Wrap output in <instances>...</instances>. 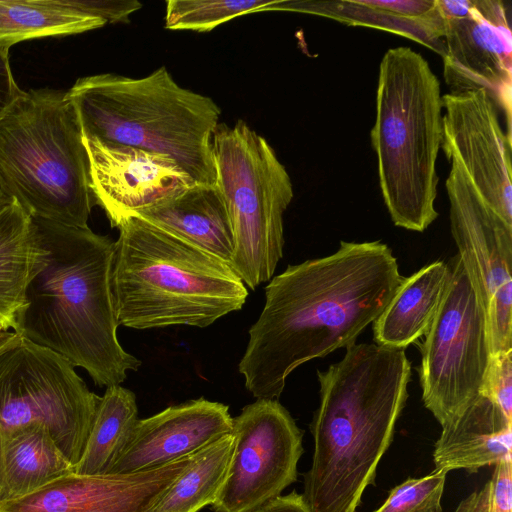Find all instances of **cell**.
I'll use <instances>...</instances> for the list:
<instances>
[{"mask_svg":"<svg viewBox=\"0 0 512 512\" xmlns=\"http://www.w3.org/2000/svg\"><path fill=\"white\" fill-rule=\"evenodd\" d=\"M404 277L380 241L341 242L331 255L289 265L265 287L239 362L256 399H277L298 366L354 344L384 311Z\"/></svg>","mask_w":512,"mask_h":512,"instance_id":"6da1fadb","label":"cell"},{"mask_svg":"<svg viewBox=\"0 0 512 512\" xmlns=\"http://www.w3.org/2000/svg\"><path fill=\"white\" fill-rule=\"evenodd\" d=\"M317 375L314 454L302 495L311 512H356L392 442L411 364L405 349L354 343Z\"/></svg>","mask_w":512,"mask_h":512,"instance_id":"7a4b0ae2","label":"cell"},{"mask_svg":"<svg viewBox=\"0 0 512 512\" xmlns=\"http://www.w3.org/2000/svg\"><path fill=\"white\" fill-rule=\"evenodd\" d=\"M32 220L44 259L12 331L84 369L98 386L120 385L141 361L117 337L111 289L115 242L89 227Z\"/></svg>","mask_w":512,"mask_h":512,"instance_id":"3957f363","label":"cell"},{"mask_svg":"<svg viewBox=\"0 0 512 512\" xmlns=\"http://www.w3.org/2000/svg\"><path fill=\"white\" fill-rule=\"evenodd\" d=\"M118 229L111 289L119 325L204 328L245 304L246 285L219 258L139 217Z\"/></svg>","mask_w":512,"mask_h":512,"instance_id":"277c9868","label":"cell"},{"mask_svg":"<svg viewBox=\"0 0 512 512\" xmlns=\"http://www.w3.org/2000/svg\"><path fill=\"white\" fill-rule=\"evenodd\" d=\"M67 96L85 138L168 155L196 183L216 185L213 135L221 110L211 98L179 86L165 66L142 78H79Z\"/></svg>","mask_w":512,"mask_h":512,"instance_id":"5b68a950","label":"cell"},{"mask_svg":"<svg viewBox=\"0 0 512 512\" xmlns=\"http://www.w3.org/2000/svg\"><path fill=\"white\" fill-rule=\"evenodd\" d=\"M370 140L391 220L423 232L438 217L436 162L443 142V100L429 63L410 47L390 48L381 59Z\"/></svg>","mask_w":512,"mask_h":512,"instance_id":"8992f818","label":"cell"},{"mask_svg":"<svg viewBox=\"0 0 512 512\" xmlns=\"http://www.w3.org/2000/svg\"><path fill=\"white\" fill-rule=\"evenodd\" d=\"M0 182L30 216L86 228L97 205L67 91H23L0 119Z\"/></svg>","mask_w":512,"mask_h":512,"instance_id":"52a82bcc","label":"cell"},{"mask_svg":"<svg viewBox=\"0 0 512 512\" xmlns=\"http://www.w3.org/2000/svg\"><path fill=\"white\" fill-rule=\"evenodd\" d=\"M213 156L233 232L231 267L254 290L272 279L283 256V215L293 199L292 182L267 140L242 120L219 123Z\"/></svg>","mask_w":512,"mask_h":512,"instance_id":"ba28073f","label":"cell"},{"mask_svg":"<svg viewBox=\"0 0 512 512\" xmlns=\"http://www.w3.org/2000/svg\"><path fill=\"white\" fill-rule=\"evenodd\" d=\"M99 401L75 367L48 348L18 336L0 353V434L44 424L75 466Z\"/></svg>","mask_w":512,"mask_h":512,"instance_id":"9c48e42d","label":"cell"},{"mask_svg":"<svg viewBox=\"0 0 512 512\" xmlns=\"http://www.w3.org/2000/svg\"><path fill=\"white\" fill-rule=\"evenodd\" d=\"M424 336L419 366L422 400L442 427L478 397L492 356L486 314L459 255Z\"/></svg>","mask_w":512,"mask_h":512,"instance_id":"30bf717a","label":"cell"},{"mask_svg":"<svg viewBox=\"0 0 512 512\" xmlns=\"http://www.w3.org/2000/svg\"><path fill=\"white\" fill-rule=\"evenodd\" d=\"M234 446L215 512H250L297 479L303 432L277 399H257L233 418Z\"/></svg>","mask_w":512,"mask_h":512,"instance_id":"8fae6325","label":"cell"},{"mask_svg":"<svg viewBox=\"0 0 512 512\" xmlns=\"http://www.w3.org/2000/svg\"><path fill=\"white\" fill-rule=\"evenodd\" d=\"M443 38L449 93L486 90L511 136L512 36L504 2L471 0L465 16L444 20Z\"/></svg>","mask_w":512,"mask_h":512,"instance_id":"7c38bea8","label":"cell"},{"mask_svg":"<svg viewBox=\"0 0 512 512\" xmlns=\"http://www.w3.org/2000/svg\"><path fill=\"white\" fill-rule=\"evenodd\" d=\"M92 190L112 227L196 184L168 155L85 138Z\"/></svg>","mask_w":512,"mask_h":512,"instance_id":"4fadbf2b","label":"cell"},{"mask_svg":"<svg viewBox=\"0 0 512 512\" xmlns=\"http://www.w3.org/2000/svg\"><path fill=\"white\" fill-rule=\"evenodd\" d=\"M194 454L135 473L72 472L25 496L0 503V512H149Z\"/></svg>","mask_w":512,"mask_h":512,"instance_id":"5bb4252c","label":"cell"},{"mask_svg":"<svg viewBox=\"0 0 512 512\" xmlns=\"http://www.w3.org/2000/svg\"><path fill=\"white\" fill-rule=\"evenodd\" d=\"M229 407L204 398L169 406L138 419L127 444L108 474H127L158 468L192 455L232 433Z\"/></svg>","mask_w":512,"mask_h":512,"instance_id":"9a60e30c","label":"cell"},{"mask_svg":"<svg viewBox=\"0 0 512 512\" xmlns=\"http://www.w3.org/2000/svg\"><path fill=\"white\" fill-rule=\"evenodd\" d=\"M267 11H293L329 17L346 25L377 28L407 37L443 55L444 20L437 0H273Z\"/></svg>","mask_w":512,"mask_h":512,"instance_id":"2e32d148","label":"cell"},{"mask_svg":"<svg viewBox=\"0 0 512 512\" xmlns=\"http://www.w3.org/2000/svg\"><path fill=\"white\" fill-rule=\"evenodd\" d=\"M512 418L488 397H478L456 418L442 426L434 445L435 470L446 473L484 466L512 458Z\"/></svg>","mask_w":512,"mask_h":512,"instance_id":"e0dca14e","label":"cell"},{"mask_svg":"<svg viewBox=\"0 0 512 512\" xmlns=\"http://www.w3.org/2000/svg\"><path fill=\"white\" fill-rule=\"evenodd\" d=\"M133 216L153 224L231 266L234 253L233 232L217 185L196 183L179 195L139 211Z\"/></svg>","mask_w":512,"mask_h":512,"instance_id":"ac0fdd59","label":"cell"},{"mask_svg":"<svg viewBox=\"0 0 512 512\" xmlns=\"http://www.w3.org/2000/svg\"><path fill=\"white\" fill-rule=\"evenodd\" d=\"M450 278V265L430 263L404 278L389 304L373 322L377 345L405 349L430 329Z\"/></svg>","mask_w":512,"mask_h":512,"instance_id":"d6986e66","label":"cell"},{"mask_svg":"<svg viewBox=\"0 0 512 512\" xmlns=\"http://www.w3.org/2000/svg\"><path fill=\"white\" fill-rule=\"evenodd\" d=\"M73 471V464L44 424L0 434V503L25 496Z\"/></svg>","mask_w":512,"mask_h":512,"instance_id":"ffe728a7","label":"cell"},{"mask_svg":"<svg viewBox=\"0 0 512 512\" xmlns=\"http://www.w3.org/2000/svg\"><path fill=\"white\" fill-rule=\"evenodd\" d=\"M32 217L16 202L0 210V326L13 330L26 288L43 264Z\"/></svg>","mask_w":512,"mask_h":512,"instance_id":"44dd1931","label":"cell"},{"mask_svg":"<svg viewBox=\"0 0 512 512\" xmlns=\"http://www.w3.org/2000/svg\"><path fill=\"white\" fill-rule=\"evenodd\" d=\"M138 419L135 394L121 385L107 387L100 397L83 454L73 472L108 474Z\"/></svg>","mask_w":512,"mask_h":512,"instance_id":"7402d4cb","label":"cell"},{"mask_svg":"<svg viewBox=\"0 0 512 512\" xmlns=\"http://www.w3.org/2000/svg\"><path fill=\"white\" fill-rule=\"evenodd\" d=\"M233 446L230 433L196 452L149 512H199L213 505L224 483Z\"/></svg>","mask_w":512,"mask_h":512,"instance_id":"603a6c76","label":"cell"},{"mask_svg":"<svg viewBox=\"0 0 512 512\" xmlns=\"http://www.w3.org/2000/svg\"><path fill=\"white\" fill-rule=\"evenodd\" d=\"M104 20L81 13L66 0H0V45L100 28Z\"/></svg>","mask_w":512,"mask_h":512,"instance_id":"cb8c5ba5","label":"cell"},{"mask_svg":"<svg viewBox=\"0 0 512 512\" xmlns=\"http://www.w3.org/2000/svg\"><path fill=\"white\" fill-rule=\"evenodd\" d=\"M273 0H170L165 28L209 32L238 16L266 11Z\"/></svg>","mask_w":512,"mask_h":512,"instance_id":"d4e9b609","label":"cell"},{"mask_svg":"<svg viewBox=\"0 0 512 512\" xmlns=\"http://www.w3.org/2000/svg\"><path fill=\"white\" fill-rule=\"evenodd\" d=\"M446 475L434 469L424 477L407 478L392 488L386 501L373 512H442Z\"/></svg>","mask_w":512,"mask_h":512,"instance_id":"484cf974","label":"cell"},{"mask_svg":"<svg viewBox=\"0 0 512 512\" xmlns=\"http://www.w3.org/2000/svg\"><path fill=\"white\" fill-rule=\"evenodd\" d=\"M455 512H512V458L498 462L491 478L463 499Z\"/></svg>","mask_w":512,"mask_h":512,"instance_id":"4316f807","label":"cell"},{"mask_svg":"<svg viewBox=\"0 0 512 512\" xmlns=\"http://www.w3.org/2000/svg\"><path fill=\"white\" fill-rule=\"evenodd\" d=\"M480 394L492 400L512 418V350L491 356Z\"/></svg>","mask_w":512,"mask_h":512,"instance_id":"83f0119b","label":"cell"},{"mask_svg":"<svg viewBox=\"0 0 512 512\" xmlns=\"http://www.w3.org/2000/svg\"><path fill=\"white\" fill-rule=\"evenodd\" d=\"M75 10L108 23L129 22V16L142 7L136 0H66Z\"/></svg>","mask_w":512,"mask_h":512,"instance_id":"f1b7e54d","label":"cell"},{"mask_svg":"<svg viewBox=\"0 0 512 512\" xmlns=\"http://www.w3.org/2000/svg\"><path fill=\"white\" fill-rule=\"evenodd\" d=\"M9 48L0 45V119L22 92L12 75Z\"/></svg>","mask_w":512,"mask_h":512,"instance_id":"f546056e","label":"cell"},{"mask_svg":"<svg viewBox=\"0 0 512 512\" xmlns=\"http://www.w3.org/2000/svg\"><path fill=\"white\" fill-rule=\"evenodd\" d=\"M250 512H311L303 495L292 491L270 499Z\"/></svg>","mask_w":512,"mask_h":512,"instance_id":"4dcf8cb0","label":"cell"},{"mask_svg":"<svg viewBox=\"0 0 512 512\" xmlns=\"http://www.w3.org/2000/svg\"><path fill=\"white\" fill-rule=\"evenodd\" d=\"M18 334L0 326V353L8 348L17 338Z\"/></svg>","mask_w":512,"mask_h":512,"instance_id":"1f68e13d","label":"cell"},{"mask_svg":"<svg viewBox=\"0 0 512 512\" xmlns=\"http://www.w3.org/2000/svg\"><path fill=\"white\" fill-rule=\"evenodd\" d=\"M11 201H13L12 199H10L6 193L4 192L3 188H2V185H1V182H0V210L5 207L7 204H9Z\"/></svg>","mask_w":512,"mask_h":512,"instance_id":"d6a6232c","label":"cell"}]
</instances>
